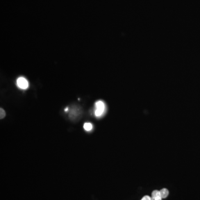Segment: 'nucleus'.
I'll use <instances>...</instances> for the list:
<instances>
[{
    "label": "nucleus",
    "instance_id": "nucleus-1",
    "mask_svg": "<svg viewBox=\"0 0 200 200\" xmlns=\"http://www.w3.org/2000/svg\"><path fill=\"white\" fill-rule=\"evenodd\" d=\"M95 116L97 117H101L104 113L105 111V104L102 101H97L95 104Z\"/></svg>",
    "mask_w": 200,
    "mask_h": 200
},
{
    "label": "nucleus",
    "instance_id": "nucleus-2",
    "mask_svg": "<svg viewBox=\"0 0 200 200\" xmlns=\"http://www.w3.org/2000/svg\"><path fill=\"white\" fill-rule=\"evenodd\" d=\"M17 85L19 88L22 90H26L29 88V82L25 77H20L17 79Z\"/></svg>",
    "mask_w": 200,
    "mask_h": 200
},
{
    "label": "nucleus",
    "instance_id": "nucleus-3",
    "mask_svg": "<svg viewBox=\"0 0 200 200\" xmlns=\"http://www.w3.org/2000/svg\"><path fill=\"white\" fill-rule=\"evenodd\" d=\"M160 196L162 197V199H165L168 195L169 191L166 188H163L160 191Z\"/></svg>",
    "mask_w": 200,
    "mask_h": 200
},
{
    "label": "nucleus",
    "instance_id": "nucleus-4",
    "mask_svg": "<svg viewBox=\"0 0 200 200\" xmlns=\"http://www.w3.org/2000/svg\"><path fill=\"white\" fill-rule=\"evenodd\" d=\"M83 128L87 131H90L92 129V125L90 123H85L83 125Z\"/></svg>",
    "mask_w": 200,
    "mask_h": 200
},
{
    "label": "nucleus",
    "instance_id": "nucleus-5",
    "mask_svg": "<svg viewBox=\"0 0 200 200\" xmlns=\"http://www.w3.org/2000/svg\"><path fill=\"white\" fill-rule=\"evenodd\" d=\"M160 196V191H158V190H154V191L152 192V197H152V199H155V198H156L157 197Z\"/></svg>",
    "mask_w": 200,
    "mask_h": 200
},
{
    "label": "nucleus",
    "instance_id": "nucleus-6",
    "mask_svg": "<svg viewBox=\"0 0 200 200\" xmlns=\"http://www.w3.org/2000/svg\"><path fill=\"white\" fill-rule=\"evenodd\" d=\"M6 116V113L4 110L3 108H0V118L2 119Z\"/></svg>",
    "mask_w": 200,
    "mask_h": 200
},
{
    "label": "nucleus",
    "instance_id": "nucleus-7",
    "mask_svg": "<svg viewBox=\"0 0 200 200\" xmlns=\"http://www.w3.org/2000/svg\"><path fill=\"white\" fill-rule=\"evenodd\" d=\"M151 197L149 196H145L141 200H151Z\"/></svg>",
    "mask_w": 200,
    "mask_h": 200
},
{
    "label": "nucleus",
    "instance_id": "nucleus-8",
    "mask_svg": "<svg viewBox=\"0 0 200 200\" xmlns=\"http://www.w3.org/2000/svg\"><path fill=\"white\" fill-rule=\"evenodd\" d=\"M67 110H68V108H66V109H65V111H67Z\"/></svg>",
    "mask_w": 200,
    "mask_h": 200
},
{
    "label": "nucleus",
    "instance_id": "nucleus-9",
    "mask_svg": "<svg viewBox=\"0 0 200 200\" xmlns=\"http://www.w3.org/2000/svg\"><path fill=\"white\" fill-rule=\"evenodd\" d=\"M151 200H154V199H152V198L151 197Z\"/></svg>",
    "mask_w": 200,
    "mask_h": 200
}]
</instances>
